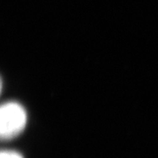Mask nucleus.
Wrapping results in <instances>:
<instances>
[{
	"mask_svg": "<svg viewBox=\"0 0 158 158\" xmlns=\"http://www.w3.org/2000/svg\"><path fill=\"white\" fill-rule=\"evenodd\" d=\"M27 114L18 103L7 102L0 110V135L3 139H8L19 135L26 125Z\"/></svg>",
	"mask_w": 158,
	"mask_h": 158,
	"instance_id": "obj_1",
	"label": "nucleus"
},
{
	"mask_svg": "<svg viewBox=\"0 0 158 158\" xmlns=\"http://www.w3.org/2000/svg\"><path fill=\"white\" fill-rule=\"evenodd\" d=\"M0 158H23V156L14 151H2Z\"/></svg>",
	"mask_w": 158,
	"mask_h": 158,
	"instance_id": "obj_2",
	"label": "nucleus"
}]
</instances>
